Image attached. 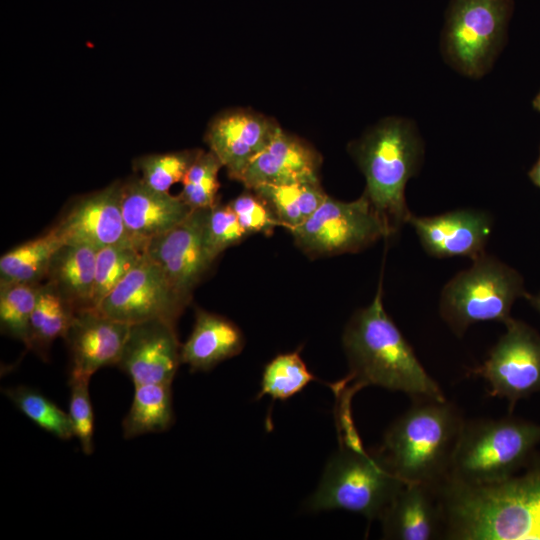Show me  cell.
Returning a JSON list of instances; mask_svg holds the SVG:
<instances>
[{"mask_svg":"<svg viewBox=\"0 0 540 540\" xmlns=\"http://www.w3.org/2000/svg\"><path fill=\"white\" fill-rule=\"evenodd\" d=\"M444 539L540 540V453L494 484L444 482L439 488Z\"/></svg>","mask_w":540,"mask_h":540,"instance_id":"6da1fadb","label":"cell"},{"mask_svg":"<svg viewBox=\"0 0 540 540\" xmlns=\"http://www.w3.org/2000/svg\"><path fill=\"white\" fill-rule=\"evenodd\" d=\"M342 344L350 373L340 383L354 384L347 392L373 385L406 393L413 399L445 398L386 313L381 280L372 302L350 318Z\"/></svg>","mask_w":540,"mask_h":540,"instance_id":"7a4b0ae2","label":"cell"},{"mask_svg":"<svg viewBox=\"0 0 540 540\" xmlns=\"http://www.w3.org/2000/svg\"><path fill=\"white\" fill-rule=\"evenodd\" d=\"M465 419L446 398L414 399L387 429L379 451L405 483L436 488L448 477Z\"/></svg>","mask_w":540,"mask_h":540,"instance_id":"3957f363","label":"cell"},{"mask_svg":"<svg viewBox=\"0 0 540 540\" xmlns=\"http://www.w3.org/2000/svg\"><path fill=\"white\" fill-rule=\"evenodd\" d=\"M423 152L415 125L396 117L382 120L350 145V153L366 179L364 194L392 235L412 214L406 204L405 187L418 173Z\"/></svg>","mask_w":540,"mask_h":540,"instance_id":"277c9868","label":"cell"},{"mask_svg":"<svg viewBox=\"0 0 540 540\" xmlns=\"http://www.w3.org/2000/svg\"><path fill=\"white\" fill-rule=\"evenodd\" d=\"M404 483L379 449H363L358 438L345 440L326 463L305 507L310 512L341 509L380 520Z\"/></svg>","mask_w":540,"mask_h":540,"instance_id":"5b68a950","label":"cell"},{"mask_svg":"<svg viewBox=\"0 0 540 540\" xmlns=\"http://www.w3.org/2000/svg\"><path fill=\"white\" fill-rule=\"evenodd\" d=\"M539 443L540 424L534 422L512 416L465 420L445 482H501L526 465Z\"/></svg>","mask_w":540,"mask_h":540,"instance_id":"8992f818","label":"cell"},{"mask_svg":"<svg viewBox=\"0 0 540 540\" xmlns=\"http://www.w3.org/2000/svg\"><path fill=\"white\" fill-rule=\"evenodd\" d=\"M527 294L515 269L484 253L446 284L440 297V315L461 336L478 322L506 324L515 300Z\"/></svg>","mask_w":540,"mask_h":540,"instance_id":"52a82bcc","label":"cell"},{"mask_svg":"<svg viewBox=\"0 0 540 540\" xmlns=\"http://www.w3.org/2000/svg\"><path fill=\"white\" fill-rule=\"evenodd\" d=\"M512 0H451L442 51L462 74L479 78L491 68L506 37Z\"/></svg>","mask_w":540,"mask_h":540,"instance_id":"ba28073f","label":"cell"},{"mask_svg":"<svg viewBox=\"0 0 540 540\" xmlns=\"http://www.w3.org/2000/svg\"><path fill=\"white\" fill-rule=\"evenodd\" d=\"M289 231L312 258L359 252L392 236L364 193L350 202L327 196L308 219Z\"/></svg>","mask_w":540,"mask_h":540,"instance_id":"9c48e42d","label":"cell"},{"mask_svg":"<svg viewBox=\"0 0 540 540\" xmlns=\"http://www.w3.org/2000/svg\"><path fill=\"white\" fill-rule=\"evenodd\" d=\"M505 325L488 358L471 372L489 384L492 396L507 400L512 412L519 400L540 391V335L513 318Z\"/></svg>","mask_w":540,"mask_h":540,"instance_id":"30bf717a","label":"cell"},{"mask_svg":"<svg viewBox=\"0 0 540 540\" xmlns=\"http://www.w3.org/2000/svg\"><path fill=\"white\" fill-rule=\"evenodd\" d=\"M187 305L160 266L145 253L97 309L129 325L154 319L176 323Z\"/></svg>","mask_w":540,"mask_h":540,"instance_id":"8fae6325","label":"cell"},{"mask_svg":"<svg viewBox=\"0 0 540 540\" xmlns=\"http://www.w3.org/2000/svg\"><path fill=\"white\" fill-rule=\"evenodd\" d=\"M121 187L122 181H114L76 197L49 229L63 244H82L97 250L115 244H134L122 216Z\"/></svg>","mask_w":540,"mask_h":540,"instance_id":"7c38bea8","label":"cell"},{"mask_svg":"<svg viewBox=\"0 0 540 540\" xmlns=\"http://www.w3.org/2000/svg\"><path fill=\"white\" fill-rule=\"evenodd\" d=\"M209 209H193L180 224L150 240L145 249L188 304L193 290L214 263L205 242Z\"/></svg>","mask_w":540,"mask_h":540,"instance_id":"4fadbf2b","label":"cell"},{"mask_svg":"<svg viewBox=\"0 0 540 540\" xmlns=\"http://www.w3.org/2000/svg\"><path fill=\"white\" fill-rule=\"evenodd\" d=\"M181 363L175 323L154 319L130 324L116 366L138 386L172 384Z\"/></svg>","mask_w":540,"mask_h":540,"instance_id":"5bb4252c","label":"cell"},{"mask_svg":"<svg viewBox=\"0 0 540 540\" xmlns=\"http://www.w3.org/2000/svg\"><path fill=\"white\" fill-rule=\"evenodd\" d=\"M280 126L272 118L248 109L226 110L208 124L205 142L239 181L249 162L270 142Z\"/></svg>","mask_w":540,"mask_h":540,"instance_id":"9a60e30c","label":"cell"},{"mask_svg":"<svg viewBox=\"0 0 540 540\" xmlns=\"http://www.w3.org/2000/svg\"><path fill=\"white\" fill-rule=\"evenodd\" d=\"M129 326L97 308L76 311L63 337L70 356L69 378L90 379L97 370L117 365Z\"/></svg>","mask_w":540,"mask_h":540,"instance_id":"2e32d148","label":"cell"},{"mask_svg":"<svg viewBox=\"0 0 540 540\" xmlns=\"http://www.w3.org/2000/svg\"><path fill=\"white\" fill-rule=\"evenodd\" d=\"M410 223L423 249L437 258L469 257L485 253L492 218L479 210L460 209L431 217L410 215Z\"/></svg>","mask_w":540,"mask_h":540,"instance_id":"e0dca14e","label":"cell"},{"mask_svg":"<svg viewBox=\"0 0 540 540\" xmlns=\"http://www.w3.org/2000/svg\"><path fill=\"white\" fill-rule=\"evenodd\" d=\"M121 210L133 243L145 251L150 240L182 221L193 210L180 197L158 191L140 177L122 181Z\"/></svg>","mask_w":540,"mask_h":540,"instance_id":"ac0fdd59","label":"cell"},{"mask_svg":"<svg viewBox=\"0 0 540 540\" xmlns=\"http://www.w3.org/2000/svg\"><path fill=\"white\" fill-rule=\"evenodd\" d=\"M321 161L309 143L279 128L249 162L239 182L247 189L259 184L319 182Z\"/></svg>","mask_w":540,"mask_h":540,"instance_id":"d6986e66","label":"cell"},{"mask_svg":"<svg viewBox=\"0 0 540 540\" xmlns=\"http://www.w3.org/2000/svg\"><path fill=\"white\" fill-rule=\"evenodd\" d=\"M380 521L384 539L443 538L444 515L438 488L423 483H404Z\"/></svg>","mask_w":540,"mask_h":540,"instance_id":"ffe728a7","label":"cell"},{"mask_svg":"<svg viewBox=\"0 0 540 540\" xmlns=\"http://www.w3.org/2000/svg\"><path fill=\"white\" fill-rule=\"evenodd\" d=\"M244 346V335L235 323L198 308L192 332L181 345V362L192 372H206L238 355Z\"/></svg>","mask_w":540,"mask_h":540,"instance_id":"44dd1931","label":"cell"},{"mask_svg":"<svg viewBox=\"0 0 540 540\" xmlns=\"http://www.w3.org/2000/svg\"><path fill=\"white\" fill-rule=\"evenodd\" d=\"M97 249L62 244L53 253L45 281L50 282L75 311L95 308L93 289Z\"/></svg>","mask_w":540,"mask_h":540,"instance_id":"7402d4cb","label":"cell"},{"mask_svg":"<svg viewBox=\"0 0 540 540\" xmlns=\"http://www.w3.org/2000/svg\"><path fill=\"white\" fill-rule=\"evenodd\" d=\"M75 312L50 282L41 283L30 320L27 349L48 360L51 344L64 337Z\"/></svg>","mask_w":540,"mask_h":540,"instance_id":"603a6c76","label":"cell"},{"mask_svg":"<svg viewBox=\"0 0 540 540\" xmlns=\"http://www.w3.org/2000/svg\"><path fill=\"white\" fill-rule=\"evenodd\" d=\"M134 396L122 422L123 437L161 433L174 423L172 384L134 386Z\"/></svg>","mask_w":540,"mask_h":540,"instance_id":"cb8c5ba5","label":"cell"},{"mask_svg":"<svg viewBox=\"0 0 540 540\" xmlns=\"http://www.w3.org/2000/svg\"><path fill=\"white\" fill-rule=\"evenodd\" d=\"M271 209L282 227L301 225L328 196L320 182L259 184L252 189Z\"/></svg>","mask_w":540,"mask_h":540,"instance_id":"d4e9b609","label":"cell"},{"mask_svg":"<svg viewBox=\"0 0 540 540\" xmlns=\"http://www.w3.org/2000/svg\"><path fill=\"white\" fill-rule=\"evenodd\" d=\"M63 243L51 229L1 256L0 285L40 284L46 279L50 259Z\"/></svg>","mask_w":540,"mask_h":540,"instance_id":"484cf974","label":"cell"},{"mask_svg":"<svg viewBox=\"0 0 540 540\" xmlns=\"http://www.w3.org/2000/svg\"><path fill=\"white\" fill-rule=\"evenodd\" d=\"M3 394L36 425L60 440L74 437L69 414L39 390L18 385L2 389Z\"/></svg>","mask_w":540,"mask_h":540,"instance_id":"4316f807","label":"cell"},{"mask_svg":"<svg viewBox=\"0 0 540 540\" xmlns=\"http://www.w3.org/2000/svg\"><path fill=\"white\" fill-rule=\"evenodd\" d=\"M315 380L316 376L308 369L299 351L279 354L265 366L256 399L267 395L273 400L285 401Z\"/></svg>","mask_w":540,"mask_h":540,"instance_id":"83f0119b","label":"cell"},{"mask_svg":"<svg viewBox=\"0 0 540 540\" xmlns=\"http://www.w3.org/2000/svg\"><path fill=\"white\" fill-rule=\"evenodd\" d=\"M145 251L132 243L106 246L97 251L93 305L95 308L141 261Z\"/></svg>","mask_w":540,"mask_h":540,"instance_id":"f1b7e54d","label":"cell"},{"mask_svg":"<svg viewBox=\"0 0 540 540\" xmlns=\"http://www.w3.org/2000/svg\"><path fill=\"white\" fill-rule=\"evenodd\" d=\"M40 284L0 285L1 332L25 345L29 337L30 320Z\"/></svg>","mask_w":540,"mask_h":540,"instance_id":"f546056e","label":"cell"},{"mask_svg":"<svg viewBox=\"0 0 540 540\" xmlns=\"http://www.w3.org/2000/svg\"><path fill=\"white\" fill-rule=\"evenodd\" d=\"M201 149H186L167 153H154L137 157L133 166L140 178L150 187L169 192L171 186L182 182Z\"/></svg>","mask_w":540,"mask_h":540,"instance_id":"4dcf8cb0","label":"cell"},{"mask_svg":"<svg viewBox=\"0 0 540 540\" xmlns=\"http://www.w3.org/2000/svg\"><path fill=\"white\" fill-rule=\"evenodd\" d=\"M223 167L210 150L199 153L182 180L179 197L192 209L211 208L218 203V173Z\"/></svg>","mask_w":540,"mask_h":540,"instance_id":"1f68e13d","label":"cell"},{"mask_svg":"<svg viewBox=\"0 0 540 540\" xmlns=\"http://www.w3.org/2000/svg\"><path fill=\"white\" fill-rule=\"evenodd\" d=\"M249 236L242 228L238 218L229 204L219 202L209 209L205 242L211 259L215 262L227 248L239 244Z\"/></svg>","mask_w":540,"mask_h":540,"instance_id":"d6a6232c","label":"cell"},{"mask_svg":"<svg viewBox=\"0 0 540 540\" xmlns=\"http://www.w3.org/2000/svg\"><path fill=\"white\" fill-rule=\"evenodd\" d=\"M90 379L69 378L70 400L69 418L74 436L78 439L82 452H94V411L89 395Z\"/></svg>","mask_w":540,"mask_h":540,"instance_id":"836d02e7","label":"cell"},{"mask_svg":"<svg viewBox=\"0 0 540 540\" xmlns=\"http://www.w3.org/2000/svg\"><path fill=\"white\" fill-rule=\"evenodd\" d=\"M229 205L248 235L262 233L268 236L276 226H281L269 206L254 192H243Z\"/></svg>","mask_w":540,"mask_h":540,"instance_id":"e575fe53","label":"cell"},{"mask_svg":"<svg viewBox=\"0 0 540 540\" xmlns=\"http://www.w3.org/2000/svg\"><path fill=\"white\" fill-rule=\"evenodd\" d=\"M528 176L530 180L540 188V155L537 162L530 169Z\"/></svg>","mask_w":540,"mask_h":540,"instance_id":"d590c367","label":"cell"},{"mask_svg":"<svg viewBox=\"0 0 540 540\" xmlns=\"http://www.w3.org/2000/svg\"><path fill=\"white\" fill-rule=\"evenodd\" d=\"M525 298H527L532 306L540 313V292L537 295L527 294Z\"/></svg>","mask_w":540,"mask_h":540,"instance_id":"8d00e7d4","label":"cell"},{"mask_svg":"<svg viewBox=\"0 0 540 540\" xmlns=\"http://www.w3.org/2000/svg\"><path fill=\"white\" fill-rule=\"evenodd\" d=\"M533 107L540 112V91L533 100Z\"/></svg>","mask_w":540,"mask_h":540,"instance_id":"74e56055","label":"cell"}]
</instances>
